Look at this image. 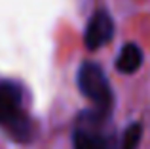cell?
I'll return each instance as SVG.
<instances>
[{"mask_svg":"<svg viewBox=\"0 0 150 149\" xmlns=\"http://www.w3.org/2000/svg\"><path fill=\"white\" fill-rule=\"evenodd\" d=\"M108 115L110 111L97 107L82 113L72 134V149H116L114 136L106 132Z\"/></svg>","mask_w":150,"mask_h":149,"instance_id":"obj_2","label":"cell"},{"mask_svg":"<svg viewBox=\"0 0 150 149\" xmlns=\"http://www.w3.org/2000/svg\"><path fill=\"white\" fill-rule=\"evenodd\" d=\"M143 138V124L141 122H133L125 128L124 136H122V142L118 149H137Z\"/></svg>","mask_w":150,"mask_h":149,"instance_id":"obj_6","label":"cell"},{"mask_svg":"<svg viewBox=\"0 0 150 149\" xmlns=\"http://www.w3.org/2000/svg\"><path fill=\"white\" fill-rule=\"evenodd\" d=\"M0 126L19 143L33 140V122L23 109V94L15 82H0Z\"/></svg>","mask_w":150,"mask_h":149,"instance_id":"obj_1","label":"cell"},{"mask_svg":"<svg viewBox=\"0 0 150 149\" xmlns=\"http://www.w3.org/2000/svg\"><path fill=\"white\" fill-rule=\"evenodd\" d=\"M143 65V50L135 42H127L116 57V69L124 74L137 73Z\"/></svg>","mask_w":150,"mask_h":149,"instance_id":"obj_5","label":"cell"},{"mask_svg":"<svg viewBox=\"0 0 150 149\" xmlns=\"http://www.w3.org/2000/svg\"><path fill=\"white\" fill-rule=\"evenodd\" d=\"M114 37V21L112 15L106 10H97L95 14L89 17L88 25H86L84 33V44L88 50L95 52V50L103 48L105 44H108Z\"/></svg>","mask_w":150,"mask_h":149,"instance_id":"obj_4","label":"cell"},{"mask_svg":"<svg viewBox=\"0 0 150 149\" xmlns=\"http://www.w3.org/2000/svg\"><path fill=\"white\" fill-rule=\"evenodd\" d=\"M78 90L82 96L88 97L93 103V107L103 109V111H110L114 103L112 88L108 84V78L103 73V69L93 61H84L78 69L76 74Z\"/></svg>","mask_w":150,"mask_h":149,"instance_id":"obj_3","label":"cell"}]
</instances>
